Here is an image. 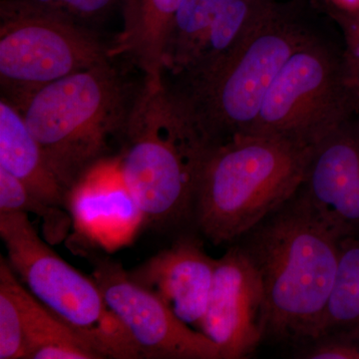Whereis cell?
<instances>
[{"instance_id":"cell-18","label":"cell","mask_w":359,"mask_h":359,"mask_svg":"<svg viewBox=\"0 0 359 359\" xmlns=\"http://www.w3.org/2000/svg\"><path fill=\"white\" fill-rule=\"evenodd\" d=\"M327 332H346L359 339V236L339 242L334 287L318 335Z\"/></svg>"},{"instance_id":"cell-25","label":"cell","mask_w":359,"mask_h":359,"mask_svg":"<svg viewBox=\"0 0 359 359\" xmlns=\"http://www.w3.org/2000/svg\"><path fill=\"white\" fill-rule=\"evenodd\" d=\"M356 118H358V120L359 121V115L356 116Z\"/></svg>"},{"instance_id":"cell-24","label":"cell","mask_w":359,"mask_h":359,"mask_svg":"<svg viewBox=\"0 0 359 359\" xmlns=\"http://www.w3.org/2000/svg\"><path fill=\"white\" fill-rule=\"evenodd\" d=\"M339 13H351L359 11V0H332Z\"/></svg>"},{"instance_id":"cell-17","label":"cell","mask_w":359,"mask_h":359,"mask_svg":"<svg viewBox=\"0 0 359 359\" xmlns=\"http://www.w3.org/2000/svg\"><path fill=\"white\" fill-rule=\"evenodd\" d=\"M25 314V359L102 358L88 340L52 313L21 285Z\"/></svg>"},{"instance_id":"cell-21","label":"cell","mask_w":359,"mask_h":359,"mask_svg":"<svg viewBox=\"0 0 359 359\" xmlns=\"http://www.w3.org/2000/svg\"><path fill=\"white\" fill-rule=\"evenodd\" d=\"M337 18L344 32L341 61L344 82L356 117L359 115V11L351 13H337Z\"/></svg>"},{"instance_id":"cell-5","label":"cell","mask_w":359,"mask_h":359,"mask_svg":"<svg viewBox=\"0 0 359 359\" xmlns=\"http://www.w3.org/2000/svg\"><path fill=\"white\" fill-rule=\"evenodd\" d=\"M313 36L294 14L276 4L210 69L174 83L165 79L205 149L250 133L278 71Z\"/></svg>"},{"instance_id":"cell-2","label":"cell","mask_w":359,"mask_h":359,"mask_svg":"<svg viewBox=\"0 0 359 359\" xmlns=\"http://www.w3.org/2000/svg\"><path fill=\"white\" fill-rule=\"evenodd\" d=\"M313 146L250 134L205 149L194 193V228L212 245L233 244L299 191Z\"/></svg>"},{"instance_id":"cell-8","label":"cell","mask_w":359,"mask_h":359,"mask_svg":"<svg viewBox=\"0 0 359 359\" xmlns=\"http://www.w3.org/2000/svg\"><path fill=\"white\" fill-rule=\"evenodd\" d=\"M353 117L341 53L313 35L278 71L248 135H273L313 146Z\"/></svg>"},{"instance_id":"cell-16","label":"cell","mask_w":359,"mask_h":359,"mask_svg":"<svg viewBox=\"0 0 359 359\" xmlns=\"http://www.w3.org/2000/svg\"><path fill=\"white\" fill-rule=\"evenodd\" d=\"M121 1L124 23L122 32L111 43V57L129 58L144 79H162L168 34L183 0Z\"/></svg>"},{"instance_id":"cell-3","label":"cell","mask_w":359,"mask_h":359,"mask_svg":"<svg viewBox=\"0 0 359 359\" xmlns=\"http://www.w3.org/2000/svg\"><path fill=\"white\" fill-rule=\"evenodd\" d=\"M42 87L15 106L69 195L90 170L121 150L137 90L112 61Z\"/></svg>"},{"instance_id":"cell-13","label":"cell","mask_w":359,"mask_h":359,"mask_svg":"<svg viewBox=\"0 0 359 359\" xmlns=\"http://www.w3.org/2000/svg\"><path fill=\"white\" fill-rule=\"evenodd\" d=\"M75 231L90 245L114 252L133 242L144 217L125 185L119 158H109L90 170L68 195Z\"/></svg>"},{"instance_id":"cell-23","label":"cell","mask_w":359,"mask_h":359,"mask_svg":"<svg viewBox=\"0 0 359 359\" xmlns=\"http://www.w3.org/2000/svg\"><path fill=\"white\" fill-rule=\"evenodd\" d=\"M43 11L90 25L106 18L121 0H20Z\"/></svg>"},{"instance_id":"cell-14","label":"cell","mask_w":359,"mask_h":359,"mask_svg":"<svg viewBox=\"0 0 359 359\" xmlns=\"http://www.w3.org/2000/svg\"><path fill=\"white\" fill-rule=\"evenodd\" d=\"M217 259L197 236L186 235L161 250L130 276L154 292L177 316L200 330L214 282Z\"/></svg>"},{"instance_id":"cell-12","label":"cell","mask_w":359,"mask_h":359,"mask_svg":"<svg viewBox=\"0 0 359 359\" xmlns=\"http://www.w3.org/2000/svg\"><path fill=\"white\" fill-rule=\"evenodd\" d=\"M299 191L340 240L359 236L358 118L314 144Z\"/></svg>"},{"instance_id":"cell-9","label":"cell","mask_w":359,"mask_h":359,"mask_svg":"<svg viewBox=\"0 0 359 359\" xmlns=\"http://www.w3.org/2000/svg\"><path fill=\"white\" fill-rule=\"evenodd\" d=\"M92 278L139 358L222 359L218 346L187 325L158 295L135 282L121 264L93 257Z\"/></svg>"},{"instance_id":"cell-22","label":"cell","mask_w":359,"mask_h":359,"mask_svg":"<svg viewBox=\"0 0 359 359\" xmlns=\"http://www.w3.org/2000/svg\"><path fill=\"white\" fill-rule=\"evenodd\" d=\"M301 359H359V339L342 332H323L294 347Z\"/></svg>"},{"instance_id":"cell-19","label":"cell","mask_w":359,"mask_h":359,"mask_svg":"<svg viewBox=\"0 0 359 359\" xmlns=\"http://www.w3.org/2000/svg\"><path fill=\"white\" fill-rule=\"evenodd\" d=\"M22 283L6 259H0V359H25Z\"/></svg>"},{"instance_id":"cell-15","label":"cell","mask_w":359,"mask_h":359,"mask_svg":"<svg viewBox=\"0 0 359 359\" xmlns=\"http://www.w3.org/2000/svg\"><path fill=\"white\" fill-rule=\"evenodd\" d=\"M0 168L26 187L42 204L68 210V192L59 181L20 110L0 99Z\"/></svg>"},{"instance_id":"cell-20","label":"cell","mask_w":359,"mask_h":359,"mask_svg":"<svg viewBox=\"0 0 359 359\" xmlns=\"http://www.w3.org/2000/svg\"><path fill=\"white\" fill-rule=\"evenodd\" d=\"M32 212L45 222L46 238L57 242L66 235L72 222L62 209H53L35 199L20 180L0 168V212Z\"/></svg>"},{"instance_id":"cell-11","label":"cell","mask_w":359,"mask_h":359,"mask_svg":"<svg viewBox=\"0 0 359 359\" xmlns=\"http://www.w3.org/2000/svg\"><path fill=\"white\" fill-rule=\"evenodd\" d=\"M264 292L259 273L238 245L217 259L200 332L218 346L222 359H244L264 341Z\"/></svg>"},{"instance_id":"cell-6","label":"cell","mask_w":359,"mask_h":359,"mask_svg":"<svg viewBox=\"0 0 359 359\" xmlns=\"http://www.w3.org/2000/svg\"><path fill=\"white\" fill-rule=\"evenodd\" d=\"M0 237L11 269L45 308L88 340L102 358H138L95 280L44 243L26 212H0Z\"/></svg>"},{"instance_id":"cell-1","label":"cell","mask_w":359,"mask_h":359,"mask_svg":"<svg viewBox=\"0 0 359 359\" xmlns=\"http://www.w3.org/2000/svg\"><path fill=\"white\" fill-rule=\"evenodd\" d=\"M339 242L297 191L233 243L261 278L264 341L295 347L318 337L334 287Z\"/></svg>"},{"instance_id":"cell-7","label":"cell","mask_w":359,"mask_h":359,"mask_svg":"<svg viewBox=\"0 0 359 359\" xmlns=\"http://www.w3.org/2000/svg\"><path fill=\"white\" fill-rule=\"evenodd\" d=\"M88 25L20 0L0 2V84L18 106L37 90L88 69L110 56Z\"/></svg>"},{"instance_id":"cell-4","label":"cell","mask_w":359,"mask_h":359,"mask_svg":"<svg viewBox=\"0 0 359 359\" xmlns=\"http://www.w3.org/2000/svg\"><path fill=\"white\" fill-rule=\"evenodd\" d=\"M205 149L164 77L143 78L118 158L144 226L192 224L196 179Z\"/></svg>"},{"instance_id":"cell-10","label":"cell","mask_w":359,"mask_h":359,"mask_svg":"<svg viewBox=\"0 0 359 359\" xmlns=\"http://www.w3.org/2000/svg\"><path fill=\"white\" fill-rule=\"evenodd\" d=\"M275 0H183L164 51V76L189 79L226 57L273 9Z\"/></svg>"}]
</instances>
